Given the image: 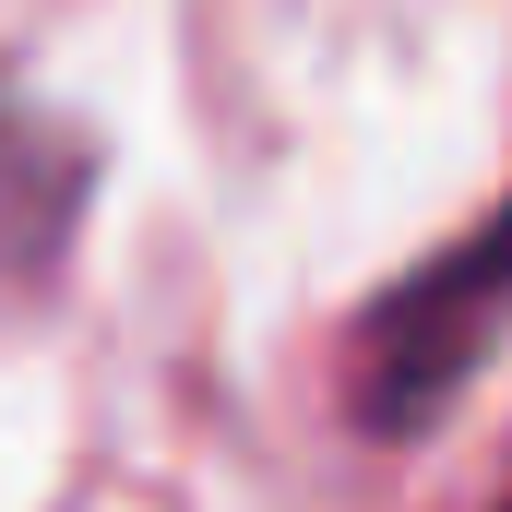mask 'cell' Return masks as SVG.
I'll return each instance as SVG.
<instances>
[{
    "mask_svg": "<svg viewBox=\"0 0 512 512\" xmlns=\"http://www.w3.org/2000/svg\"><path fill=\"white\" fill-rule=\"evenodd\" d=\"M96 191V155L0 72V286H36L72 251V215Z\"/></svg>",
    "mask_w": 512,
    "mask_h": 512,
    "instance_id": "7a4b0ae2",
    "label": "cell"
},
{
    "mask_svg": "<svg viewBox=\"0 0 512 512\" xmlns=\"http://www.w3.org/2000/svg\"><path fill=\"white\" fill-rule=\"evenodd\" d=\"M512 322V203L477 227V239H453L441 262H417L405 286H393L382 310H370V346H358V417L405 441V429H429L453 382L501 346Z\"/></svg>",
    "mask_w": 512,
    "mask_h": 512,
    "instance_id": "6da1fadb",
    "label": "cell"
}]
</instances>
